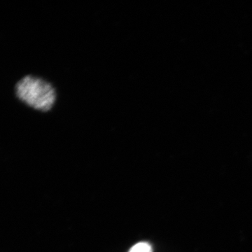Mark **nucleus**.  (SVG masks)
Segmentation results:
<instances>
[{"label":"nucleus","mask_w":252,"mask_h":252,"mask_svg":"<svg viewBox=\"0 0 252 252\" xmlns=\"http://www.w3.org/2000/svg\"><path fill=\"white\" fill-rule=\"evenodd\" d=\"M15 94L20 102L39 113L51 112L58 97L54 84L34 74H27L16 83Z\"/></svg>","instance_id":"obj_1"},{"label":"nucleus","mask_w":252,"mask_h":252,"mask_svg":"<svg viewBox=\"0 0 252 252\" xmlns=\"http://www.w3.org/2000/svg\"><path fill=\"white\" fill-rule=\"evenodd\" d=\"M128 252H153V250L150 244L146 242H141L132 247Z\"/></svg>","instance_id":"obj_2"}]
</instances>
